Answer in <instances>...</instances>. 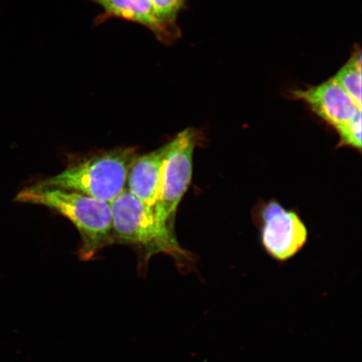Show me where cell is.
Returning <instances> with one entry per match:
<instances>
[{
    "mask_svg": "<svg viewBox=\"0 0 362 362\" xmlns=\"http://www.w3.org/2000/svg\"><path fill=\"white\" fill-rule=\"evenodd\" d=\"M113 244L137 248L139 270L144 274L153 256L164 253L174 259L181 272L194 269V255L181 247L176 234L158 223L155 211L127 189L110 203Z\"/></svg>",
    "mask_w": 362,
    "mask_h": 362,
    "instance_id": "obj_1",
    "label": "cell"
},
{
    "mask_svg": "<svg viewBox=\"0 0 362 362\" xmlns=\"http://www.w3.org/2000/svg\"><path fill=\"white\" fill-rule=\"evenodd\" d=\"M15 201L47 207L69 220L80 234L78 255L81 260L92 259L103 248L113 245L110 203L38 183L21 189Z\"/></svg>",
    "mask_w": 362,
    "mask_h": 362,
    "instance_id": "obj_2",
    "label": "cell"
},
{
    "mask_svg": "<svg viewBox=\"0 0 362 362\" xmlns=\"http://www.w3.org/2000/svg\"><path fill=\"white\" fill-rule=\"evenodd\" d=\"M137 147H119L72 160L60 173L38 181L44 187L87 194L111 203L126 189Z\"/></svg>",
    "mask_w": 362,
    "mask_h": 362,
    "instance_id": "obj_3",
    "label": "cell"
},
{
    "mask_svg": "<svg viewBox=\"0 0 362 362\" xmlns=\"http://www.w3.org/2000/svg\"><path fill=\"white\" fill-rule=\"evenodd\" d=\"M201 141V133L187 128L169 143L155 216L158 223L173 233L178 207L192 182L194 149Z\"/></svg>",
    "mask_w": 362,
    "mask_h": 362,
    "instance_id": "obj_4",
    "label": "cell"
},
{
    "mask_svg": "<svg viewBox=\"0 0 362 362\" xmlns=\"http://www.w3.org/2000/svg\"><path fill=\"white\" fill-rule=\"evenodd\" d=\"M261 242L275 260L292 259L305 245L308 229L296 211L271 201L260 208Z\"/></svg>",
    "mask_w": 362,
    "mask_h": 362,
    "instance_id": "obj_5",
    "label": "cell"
},
{
    "mask_svg": "<svg viewBox=\"0 0 362 362\" xmlns=\"http://www.w3.org/2000/svg\"><path fill=\"white\" fill-rule=\"evenodd\" d=\"M291 95L306 103L317 116L336 130L361 113V108L333 78L314 87L294 90Z\"/></svg>",
    "mask_w": 362,
    "mask_h": 362,
    "instance_id": "obj_6",
    "label": "cell"
},
{
    "mask_svg": "<svg viewBox=\"0 0 362 362\" xmlns=\"http://www.w3.org/2000/svg\"><path fill=\"white\" fill-rule=\"evenodd\" d=\"M169 143L146 155L139 156L131 166L126 189L155 211L160 194L163 166Z\"/></svg>",
    "mask_w": 362,
    "mask_h": 362,
    "instance_id": "obj_7",
    "label": "cell"
},
{
    "mask_svg": "<svg viewBox=\"0 0 362 362\" xmlns=\"http://www.w3.org/2000/svg\"><path fill=\"white\" fill-rule=\"evenodd\" d=\"M103 8L98 21L115 17L146 27L160 42L169 44L171 40L161 25L151 0H92Z\"/></svg>",
    "mask_w": 362,
    "mask_h": 362,
    "instance_id": "obj_8",
    "label": "cell"
},
{
    "mask_svg": "<svg viewBox=\"0 0 362 362\" xmlns=\"http://www.w3.org/2000/svg\"><path fill=\"white\" fill-rule=\"evenodd\" d=\"M347 94L362 107L361 99V52L353 54L350 60L332 78Z\"/></svg>",
    "mask_w": 362,
    "mask_h": 362,
    "instance_id": "obj_9",
    "label": "cell"
},
{
    "mask_svg": "<svg viewBox=\"0 0 362 362\" xmlns=\"http://www.w3.org/2000/svg\"><path fill=\"white\" fill-rule=\"evenodd\" d=\"M158 20L173 42L179 36L177 17L187 0H151Z\"/></svg>",
    "mask_w": 362,
    "mask_h": 362,
    "instance_id": "obj_10",
    "label": "cell"
},
{
    "mask_svg": "<svg viewBox=\"0 0 362 362\" xmlns=\"http://www.w3.org/2000/svg\"><path fill=\"white\" fill-rule=\"evenodd\" d=\"M339 137V146H349L361 148V113L357 115L349 123L339 127L337 129Z\"/></svg>",
    "mask_w": 362,
    "mask_h": 362,
    "instance_id": "obj_11",
    "label": "cell"
}]
</instances>
